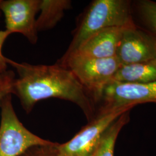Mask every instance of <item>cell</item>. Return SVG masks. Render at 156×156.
<instances>
[{
    "label": "cell",
    "mask_w": 156,
    "mask_h": 156,
    "mask_svg": "<svg viewBox=\"0 0 156 156\" xmlns=\"http://www.w3.org/2000/svg\"><path fill=\"white\" fill-rule=\"evenodd\" d=\"M6 62L18 73L19 77L14 82L13 94L19 97L27 113L39 101L57 98L77 105L89 122L95 117L92 99L77 78L66 68L58 64L45 66L19 63L8 58Z\"/></svg>",
    "instance_id": "obj_1"
},
{
    "label": "cell",
    "mask_w": 156,
    "mask_h": 156,
    "mask_svg": "<svg viewBox=\"0 0 156 156\" xmlns=\"http://www.w3.org/2000/svg\"><path fill=\"white\" fill-rule=\"evenodd\" d=\"M135 27L129 3L125 0H95L84 14L75 31L67 56L75 52L95 34L108 28Z\"/></svg>",
    "instance_id": "obj_2"
},
{
    "label": "cell",
    "mask_w": 156,
    "mask_h": 156,
    "mask_svg": "<svg viewBox=\"0 0 156 156\" xmlns=\"http://www.w3.org/2000/svg\"><path fill=\"white\" fill-rule=\"evenodd\" d=\"M58 64L72 72L87 91L94 105L102 90L113 80L122 66L116 56L94 58L75 55L63 56Z\"/></svg>",
    "instance_id": "obj_3"
},
{
    "label": "cell",
    "mask_w": 156,
    "mask_h": 156,
    "mask_svg": "<svg viewBox=\"0 0 156 156\" xmlns=\"http://www.w3.org/2000/svg\"><path fill=\"white\" fill-rule=\"evenodd\" d=\"M0 107V156H20L31 147L55 144L35 135L23 125L13 109L11 94L6 96Z\"/></svg>",
    "instance_id": "obj_4"
},
{
    "label": "cell",
    "mask_w": 156,
    "mask_h": 156,
    "mask_svg": "<svg viewBox=\"0 0 156 156\" xmlns=\"http://www.w3.org/2000/svg\"><path fill=\"white\" fill-rule=\"evenodd\" d=\"M133 107L111 111H98L95 117L71 140L53 146L56 156H91L98 145L106 129L118 117Z\"/></svg>",
    "instance_id": "obj_5"
},
{
    "label": "cell",
    "mask_w": 156,
    "mask_h": 156,
    "mask_svg": "<svg viewBox=\"0 0 156 156\" xmlns=\"http://www.w3.org/2000/svg\"><path fill=\"white\" fill-rule=\"evenodd\" d=\"M98 111H111L145 103H156V82L149 83H127L112 80L101 92L97 103Z\"/></svg>",
    "instance_id": "obj_6"
},
{
    "label": "cell",
    "mask_w": 156,
    "mask_h": 156,
    "mask_svg": "<svg viewBox=\"0 0 156 156\" xmlns=\"http://www.w3.org/2000/svg\"><path fill=\"white\" fill-rule=\"evenodd\" d=\"M40 0L1 1L0 9L5 18L6 30L25 36L33 44L37 41L35 15L39 11Z\"/></svg>",
    "instance_id": "obj_7"
},
{
    "label": "cell",
    "mask_w": 156,
    "mask_h": 156,
    "mask_svg": "<svg viewBox=\"0 0 156 156\" xmlns=\"http://www.w3.org/2000/svg\"><path fill=\"white\" fill-rule=\"evenodd\" d=\"M116 57L122 66L156 60V39L136 27L125 28Z\"/></svg>",
    "instance_id": "obj_8"
},
{
    "label": "cell",
    "mask_w": 156,
    "mask_h": 156,
    "mask_svg": "<svg viewBox=\"0 0 156 156\" xmlns=\"http://www.w3.org/2000/svg\"><path fill=\"white\" fill-rule=\"evenodd\" d=\"M124 29L113 27L101 30L90 37L75 52L69 55L94 58L114 57Z\"/></svg>",
    "instance_id": "obj_9"
},
{
    "label": "cell",
    "mask_w": 156,
    "mask_h": 156,
    "mask_svg": "<svg viewBox=\"0 0 156 156\" xmlns=\"http://www.w3.org/2000/svg\"><path fill=\"white\" fill-rule=\"evenodd\" d=\"M115 81L127 83H149L156 82V60L121 66Z\"/></svg>",
    "instance_id": "obj_10"
},
{
    "label": "cell",
    "mask_w": 156,
    "mask_h": 156,
    "mask_svg": "<svg viewBox=\"0 0 156 156\" xmlns=\"http://www.w3.org/2000/svg\"><path fill=\"white\" fill-rule=\"evenodd\" d=\"M70 6V1L40 0L41 14L36 20L37 31L53 27L62 17L64 11Z\"/></svg>",
    "instance_id": "obj_11"
},
{
    "label": "cell",
    "mask_w": 156,
    "mask_h": 156,
    "mask_svg": "<svg viewBox=\"0 0 156 156\" xmlns=\"http://www.w3.org/2000/svg\"><path fill=\"white\" fill-rule=\"evenodd\" d=\"M129 111L124 112L108 127L91 156H114L118 136L129 121Z\"/></svg>",
    "instance_id": "obj_12"
},
{
    "label": "cell",
    "mask_w": 156,
    "mask_h": 156,
    "mask_svg": "<svg viewBox=\"0 0 156 156\" xmlns=\"http://www.w3.org/2000/svg\"><path fill=\"white\" fill-rule=\"evenodd\" d=\"M15 78L11 71L0 73V104L6 96L13 94V84Z\"/></svg>",
    "instance_id": "obj_13"
},
{
    "label": "cell",
    "mask_w": 156,
    "mask_h": 156,
    "mask_svg": "<svg viewBox=\"0 0 156 156\" xmlns=\"http://www.w3.org/2000/svg\"><path fill=\"white\" fill-rule=\"evenodd\" d=\"M139 9L146 21L152 27L156 26V2L150 0L140 1Z\"/></svg>",
    "instance_id": "obj_14"
},
{
    "label": "cell",
    "mask_w": 156,
    "mask_h": 156,
    "mask_svg": "<svg viewBox=\"0 0 156 156\" xmlns=\"http://www.w3.org/2000/svg\"><path fill=\"white\" fill-rule=\"evenodd\" d=\"M56 144L51 146H39L31 147L20 156H56L53 148Z\"/></svg>",
    "instance_id": "obj_15"
},
{
    "label": "cell",
    "mask_w": 156,
    "mask_h": 156,
    "mask_svg": "<svg viewBox=\"0 0 156 156\" xmlns=\"http://www.w3.org/2000/svg\"><path fill=\"white\" fill-rule=\"evenodd\" d=\"M11 33L5 30V31L0 30V73H4L6 71L7 62L5 57L3 56L2 53V48L3 44L7 38V37Z\"/></svg>",
    "instance_id": "obj_16"
},
{
    "label": "cell",
    "mask_w": 156,
    "mask_h": 156,
    "mask_svg": "<svg viewBox=\"0 0 156 156\" xmlns=\"http://www.w3.org/2000/svg\"><path fill=\"white\" fill-rule=\"evenodd\" d=\"M153 28H154V31H156V26H153Z\"/></svg>",
    "instance_id": "obj_17"
},
{
    "label": "cell",
    "mask_w": 156,
    "mask_h": 156,
    "mask_svg": "<svg viewBox=\"0 0 156 156\" xmlns=\"http://www.w3.org/2000/svg\"><path fill=\"white\" fill-rule=\"evenodd\" d=\"M0 2H1V1H0Z\"/></svg>",
    "instance_id": "obj_18"
}]
</instances>
